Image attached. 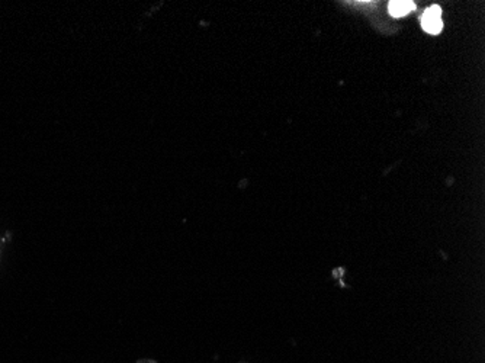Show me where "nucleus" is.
I'll return each mask as SVG.
<instances>
[{
  "instance_id": "f257e3e1",
  "label": "nucleus",
  "mask_w": 485,
  "mask_h": 363,
  "mask_svg": "<svg viewBox=\"0 0 485 363\" xmlns=\"http://www.w3.org/2000/svg\"><path fill=\"white\" fill-rule=\"evenodd\" d=\"M421 28L431 35H438L442 32L443 22H442V9L438 5L430 6L421 16Z\"/></svg>"
},
{
  "instance_id": "7ed1b4c3",
  "label": "nucleus",
  "mask_w": 485,
  "mask_h": 363,
  "mask_svg": "<svg viewBox=\"0 0 485 363\" xmlns=\"http://www.w3.org/2000/svg\"><path fill=\"white\" fill-rule=\"evenodd\" d=\"M138 363H157V362H152V360H141V362Z\"/></svg>"
},
{
  "instance_id": "f03ea898",
  "label": "nucleus",
  "mask_w": 485,
  "mask_h": 363,
  "mask_svg": "<svg viewBox=\"0 0 485 363\" xmlns=\"http://www.w3.org/2000/svg\"><path fill=\"white\" fill-rule=\"evenodd\" d=\"M416 9V5L413 2H402V0H397V2H391L388 10L392 16L395 18H401V16H405L407 13H410L411 10Z\"/></svg>"
}]
</instances>
